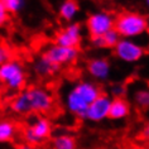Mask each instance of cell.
Wrapping results in <instances>:
<instances>
[{
  "instance_id": "4",
  "label": "cell",
  "mask_w": 149,
  "mask_h": 149,
  "mask_svg": "<svg viewBox=\"0 0 149 149\" xmlns=\"http://www.w3.org/2000/svg\"><path fill=\"white\" fill-rule=\"evenodd\" d=\"M27 72L23 63L17 59H10L0 66V82L4 84L9 90L18 91L24 86Z\"/></svg>"
},
{
  "instance_id": "3",
  "label": "cell",
  "mask_w": 149,
  "mask_h": 149,
  "mask_svg": "<svg viewBox=\"0 0 149 149\" xmlns=\"http://www.w3.org/2000/svg\"><path fill=\"white\" fill-rule=\"evenodd\" d=\"M114 29L121 38L136 39L148 32L149 22L148 18L141 13L126 10L115 17Z\"/></svg>"
},
{
  "instance_id": "1",
  "label": "cell",
  "mask_w": 149,
  "mask_h": 149,
  "mask_svg": "<svg viewBox=\"0 0 149 149\" xmlns=\"http://www.w3.org/2000/svg\"><path fill=\"white\" fill-rule=\"evenodd\" d=\"M54 97L51 91L39 86H31L20 91L10 102V110L18 115L31 113L46 114L53 109Z\"/></svg>"
},
{
  "instance_id": "26",
  "label": "cell",
  "mask_w": 149,
  "mask_h": 149,
  "mask_svg": "<svg viewBox=\"0 0 149 149\" xmlns=\"http://www.w3.org/2000/svg\"><path fill=\"white\" fill-rule=\"evenodd\" d=\"M145 5H147V8L149 9V0H147V1H145Z\"/></svg>"
},
{
  "instance_id": "24",
  "label": "cell",
  "mask_w": 149,
  "mask_h": 149,
  "mask_svg": "<svg viewBox=\"0 0 149 149\" xmlns=\"http://www.w3.org/2000/svg\"><path fill=\"white\" fill-rule=\"evenodd\" d=\"M17 149H34V147H32V145H29V144L23 143V144H19V145H18Z\"/></svg>"
},
{
  "instance_id": "2",
  "label": "cell",
  "mask_w": 149,
  "mask_h": 149,
  "mask_svg": "<svg viewBox=\"0 0 149 149\" xmlns=\"http://www.w3.org/2000/svg\"><path fill=\"white\" fill-rule=\"evenodd\" d=\"M102 94L101 87L94 81L82 80L73 85L65 97L67 110L72 115L84 120L88 106Z\"/></svg>"
},
{
  "instance_id": "7",
  "label": "cell",
  "mask_w": 149,
  "mask_h": 149,
  "mask_svg": "<svg viewBox=\"0 0 149 149\" xmlns=\"http://www.w3.org/2000/svg\"><path fill=\"white\" fill-rule=\"evenodd\" d=\"M82 42V25L76 22L68 23L63 29L57 32L54 37V44L61 47L77 48Z\"/></svg>"
},
{
  "instance_id": "10",
  "label": "cell",
  "mask_w": 149,
  "mask_h": 149,
  "mask_svg": "<svg viewBox=\"0 0 149 149\" xmlns=\"http://www.w3.org/2000/svg\"><path fill=\"white\" fill-rule=\"evenodd\" d=\"M86 71L90 77L99 82H105L111 76V62L106 57H94L90 58L86 63Z\"/></svg>"
},
{
  "instance_id": "11",
  "label": "cell",
  "mask_w": 149,
  "mask_h": 149,
  "mask_svg": "<svg viewBox=\"0 0 149 149\" xmlns=\"http://www.w3.org/2000/svg\"><path fill=\"white\" fill-rule=\"evenodd\" d=\"M33 71L37 76L42 77H51V76H54L56 73H58L61 71V66L56 65V63L51 62L48 58H46L44 56H40L33 62Z\"/></svg>"
},
{
  "instance_id": "25",
  "label": "cell",
  "mask_w": 149,
  "mask_h": 149,
  "mask_svg": "<svg viewBox=\"0 0 149 149\" xmlns=\"http://www.w3.org/2000/svg\"><path fill=\"white\" fill-rule=\"evenodd\" d=\"M143 136L145 138V139H149V123H148L147 126H145L144 130H143Z\"/></svg>"
},
{
  "instance_id": "21",
  "label": "cell",
  "mask_w": 149,
  "mask_h": 149,
  "mask_svg": "<svg viewBox=\"0 0 149 149\" xmlns=\"http://www.w3.org/2000/svg\"><path fill=\"white\" fill-rule=\"evenodd\" d=\"M12 59V51L4 44H0V66Z\"/></svg>"
},
{
  "instance_id": "19",
  "label": "cell",
  "mask_w": 149,
  "mask_h": 149,
  "mask_svg": "<svg viewBox=\"0 0 149 149\" xmlns=\"http://www.w3.org/2000/svg\"><path fill=\"white\" fill-rule=\"evenodd\" d=\"M102 39L105 43V48H114L119 43V40L121 39V37L119 36V33L115 29H111L110 32L102 36Z\"/></svg>"
},
{
  "instance_id": "15",
  "label": "cell",
  "mask_w": 149,
  "mask_h": 149,
  "mask_svg": "<svg viewBox=\"0 0 149 149\" xmlns=\"http://www.w3.org/2000/svg\"><path fill=\"white\" fill-rule=\"evenodd\" d=\"M52 149H77L76 139L67 133L57 134L52 139Z\"/></svg>"
},
{
  "instance_id": "23",
  "label": "cell",
  "mask_w": 149,
  "mask_h": 149,
  "mask_svg": "<svg viewBox=\"0 0 149 149\" xmlns=\"http://www.w3.org/2000/svg\"><path fill=\"white\" fill-rule=\"evenodd\" d=\"M90 43L94 48H97V49H105V43H104L102 36L100 37H90Z\"/></svg>"
},
{
  "instance_id": "16",
  "label": "cell",
  "mask_w": 149,
  "mask_h": 149,
  "mask_svg": "<svg viewBox=\"0 0 149 149\" xmlns=\"http://www.w3.org/2000/svg\"><path fill=\"white\" fill-rule=\"evenodd\" d=\"M17 135V125L12 120H0V143H9Z\"/></svg>"
},
{
  "instance_id": "17",
  "label": "cell",
  "mask_w": 149,
  "mask_h": 149,
  "mask_svg": "<svg viewBox=\"0 0 149 149\" xmlns=\"http://www.w3.org/2000/svg\"><path fill=\"white\" fill-rule=\"evenodd\" d=\"M134 104L143 110H149V87H139L133 91Z\"/></svg>"
},
{
  "instance_id": "9",
  "label": "cell",
  "mask_w": 149,
  "mask_h": 149,
  "mask_svg": "<svg viewBox=\"0 0 149 149\" xmlns=\"http://www.w3.org/2000/svg\"><path fill=\"white\" fill-rule=\"evenodd\" d=\"M111 96L107 94H101L94 102L88 106L85 113L84 120L91 123H101L109 118V110L111 105Z\"/></svg>"
},
{
  "instance_id": "13",
  "label": "cell",
  "mask_w": 149,
  "mask_h": 149,
  "mask_svg": "<svg viewBox=\"0 0 149 149\" xmlns=\"http://www.w3.org/2000/svg\"><path fill=\"white\" fill-rule=\"evenodd\" d=\"M130 114V104L125 99H113L109 110V118L111 120H123Z\"/></svg>"
},
{
  "instance_id": "5",
  "label": "cell",
  "mask_w": 149,
  "mask_h": 149,
  "mask_svg": "<svg viewBox=\"0 0 149 149\" xmlns=\"http://www.w3.org/2000/svg\"><path fill=\"white\" fill-rule=\"evenodd\" d=\"M115 17L106 10H96L86 18L85 27L90 37H100L114 29Z\"/></svg>"
},
{
  "instance_id": "8",
  "label": "cell",
  "mask_w": 149,
  "mask_h": 149,
  "mask_svg": "<svg viewBox=\"0 0 149 149\" xmlns=\"http://www.w3.org/2000/svg\"><path fill=\"white\" fill-rule=\"evenodd\" d=\"M46 58H48L51 62L56 63L58 66L63 65H71L79 58L80 51L79 48H68V47H61L57 44H52L42 53Z\"/></svg>"
},
{
  "instance_id": "14",
  "label": "cell",
  "mask_w": 149,
  "mask_h": 149,
  "mask_svg": "<svg viewBox=\"0 0 149 149\" xmlns=\"http://www.w3.org/2000/svg\"><path fill=\"white\" fill-rule=\"evenodd\" d=\"M79 12H80L79 3L73 1V0H65L58 6L59 18L65 22H68V23H72L73 19L77 17Z\"/></svg>"
},
{
  "instance_id": "12",
  "label": "cell",
  "mask_w": 149,
  "mask_h": 149,
  "mask_svg": "<svg viewBox=\"0 0 149 149\" xmlns=\"http://www.w3.org/2000/svg\"><path fill=\"white\" fill-rule=\"evenodd\" d=\"M28 129L31 130L32 134L36 138H38L39 140L44 141L46 139H48V138L51 136L53 126H52V123H51L49 119H47V118H37L28 125Z\"/></svg>"
},
{
  "instance_id": "20",
  "label": "cell",
  "mask_w": 149,
  "mask_h": 149,
  "mask_svg": "<svg viewBox=\"0 0 149 149\" xmlns=\"http://www.w3.org/2000/svg\"><path fill=\"white\" fill-rule=\"evenodd\" d=\"M110 94L111 97L114 99H124V96L126 95V86L120 82L113 84L110 86Z\"/></svg>"
},
{
  "instance_id": "6",
  "label": "cell",
  "mask_w": 149,
  "mask_h": 149,
  "mask_svg": "<svg viewBox=\"0 0 149 149\" xmlns=\"http://www.w3.org/2000/svg\"><path fill=\"white\" fill-rule=\"evenodd\" d=\"M114 54L119 61L124 63H136L145 54V48L143 44L136 42L135 39L121 38L119 43L113 48Z\"/></svg>"
},
{
  "instance_id": "22",
  "label": "cell",
  "mask_w": 149,
  "mask_h": 149,
  "mask_svg": "<svg viewBox=\"0 0 149 149\" xmlns=\"http://www.w3.org/2000/svg\"><path fill=\"white\" fill-rule=\"evenodd\" d=\"M9 22V13L4 6V1L0 0V27L5 25Z\"/></svg>"
},
{
  "instance_id": "18",
  "label": "cell",
  "mask_w": 149,
  "mask_h": 149,
  "mask_svg": "<svg viewBox=\"0 0 149 149\" xmlns=\"http://www.w3.org/2000/svg\"><path fill=\"white\" fill-rule=\"evenodd\" d=\"M4 1V6L8 10V13L18 14L25 8L27 3L24 0H3Z\"/></svg>"
}]
</instances>
